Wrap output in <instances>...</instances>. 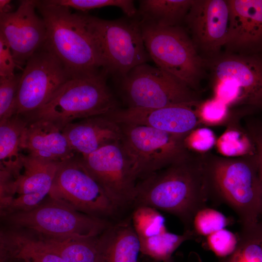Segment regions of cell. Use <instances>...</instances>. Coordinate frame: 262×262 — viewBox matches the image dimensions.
Wrapping results in <instances>:
<instances>
[{
    "label": "cell",
    "mask_w": 262,
    "mask_h": 262,
    "mask_svg": "<svg viewBox=\"0 0 262 262\" xmlns=\"http://www.w3.org/2000/svg\"><path fill=\"white\" fill-rule=\"evenodd\" d=\"M209 195L203 154L195 153L137 182L132 203L172 214L191 230L193 219L207 207Z\"/></svg>",
    "instance_id": "obj_1"
},
{
    "label": "cell",
    "mask_w": 262,
    "mask_h": 262,
    "mask_svg": "<svg viewBox=\"0 0 262 262\" xmlns=\"http://www.w3.org/2000/svg\"><path fill=\"white\" fill-rule=\"evenodd\" d=\"M209 199L224 203L237 214L241 229L257 224L262 211V191L255 152L228 157L203 154Z\"/></svg>",
    "instance_id": "obj_2"
},
{
    "label": "cell",
    "mask_w": 262,
    "mask_h": 262,
    "mask_svg": "<svg viewBox=\"0 0 262 262\" xmlns=\"http://www.w3.org/2000/svg\"><path fill=\"white\" fill-rule=\"evenodd\" d=\"M36 9L47 29L44 47L59 60L71 77L104 71L99 49L83 14L47 0H37Z\"/></svg>",
    "instance_id": "obj_3"
},
{
    "label": "cell",
    "mask_w": 262,
    "mask_h": 262,
    "mask_svg": "<svg viewBox=\"0 0 262 262\" xmlns=\"http://www.w3.org/2000/svg\"><path fill=\"white\" fill-rule=\"evenodd\" d=\"M104 71L71 77L43 106L25 117L50 122L62 130L78 119L105 115L117 103L107 83Z\"/></svg>",
    "instance_id": "obj_4"
},
{
    "label": "cell",
    "mask_w": 262,
    "mask_h": 262,
    "mask_svg": "<svg viewBox=\"0 0 262 262\" xmlns=\"http://www.w3.org/2000/svg\"><path fill=\"white\" fill-rule=\"evenodd\" d=\"M140 22L151 60L198 92L207 70V60L201 55L188 32L181 26L163 27Z\"/></svg>",
    "instance_id": "obj_5"
},
{
    "label": "cell",
    "mask_w": 262,
    "mask_h": 262,
    "mask_svg": "<svg viewBox=\"0 0 262 262\" xmlns=\"http://www.w3.org/2000/svg\"><path fill=\"white\" fill-rule=\"evenodd\" d=\"M86 26L99 49L103 70L120 79L136 66L151 60L140 20H109L83 14Z\"/></svg>",
    "instance_id": "obj_6"
},
{
    "label": "cell",
    "mask_w": 262,
    "mask_h": 262,
    "mask_svg": "<svg viewBox=\"0 0 262 262\" xmlns=\"http://www.w3.org/2000/svg\"><path fill=\"white\" fill-rule=\"evenodd\" d=\"M16 229L51 238H88L101 235L110 226L100 218L71 209L49 197L27 211L3 216Z\"/></svg>",
    "instance_id": "obj_7"
},
{
    "label": "cell",
    "mask_w": 262,
    "mask_h": 262,
    "mask_svg": "<svg viewBox=\"0 0 262 262\" xmlns=\"http://www.w3.org/2000/svg\"><path fill=\"white\" fill-rule=\"evenodd\" d=\"M121 143L132 164L137 180L189 158L187 136L174 134L149 127L120 124Z\"/></svg>",
    "instance_id": "obj_8"
},
{
    "label": "cell",
    "mask_w": 262,
    "mask_h": 262,
    "mask_svg": "<svg viewBox=\"0 0 262 262\" xmlns=\"http://www.w3.org/2000/svg\"><path fill=\"white\" fill-rule=\"evenodd\" d=\"M120 80L128 108H158L201 100L198 92L166 71L147 63Z\"/></svg>",
    "instance_id": "obj_9"
},
{
    "label": "cell",
    "mask_w": 262,
    "mask_h": 262,
    "mask_svg": "<svg viewBox=\"0 0 262 262\" xmlns=\"http://www.w3.org/2000/svg\"><path fill=\"white\" fill-rule=\"evenodd\" d=\"M49 196L98 218L112 215L118 208L87 171L80 155L59 163Z\"/></svg>",
    "instance_id": "obj_10"
},
{
    "label": "cell",
    "mask_w": 262,
    "mask_h": 262,
    "mask_svg": "<svg viewBox=\"0 0 262 262\" xmlns=\"http://www.w3.org/2000/svg\"><path fill=\"white\" fill-rule=\"evenodd\" d=\"M70 76L59 60L43 47L27 61L21 74L16 114L24 117L46 104Z\"/></svg>",
    "instance_id": "obj_11"
},
{
    "label": "cell",
    "mask_w": 262,
    "mask_h": 262,
    "mask_svg": "<svg viewBox=\"0 0 262 262\" xmlns=\"http://www.w3.org/2000/svg\"><path fill=\"white\" fill-rule=\"evenodd\" d=\"M81 156L87 171L117 208L132 203L137 180L121 141Z\"/></svg>",
    "instance_id": "obj_12"
},
{
    "label": "cell",
    "mask_w": 262,
    "mask_h": 262,
    "mask_svg": "<svg viewBox=\"0 0 262 262\" xmlns=\"http://www.w3.org/2000/svg\"><path fill=\"white\" fill-rule=\"evenodd\" d=\"M60 162L22 154L21 168L14 179L0 182V204L10 200L16 212L32 210L49 196Z\"/></svg>",
    "instance_id": "obj_13"
},
{
    "label": "cell",
    "mask_w": 262,
    "mask_h": 262,
    "mask_svg": "<svg viewBox=\"0 0 262 262\" xmlns=\"http://www.w3.org/2000/svg\"><path fill=\"white\" fill-rule=\"evenodd\" d=\"M36 5L37 0H21L16 11L0 13V33L9 44L16 66L25 65L46 41V24L36 13Z\"/></svg>",
    "instance_id": "obj_14"
},
{
    "label": "cell",
    "mask_w": 262,
    "mask_h": 262,
    "mask_svg": "<svg viewBox=\"0 0 262 262\" xmlns=\"http://www.w3.org/2000/svg\"><path fill=\"white\" fill-rule=\"evenodd\" d=\"M207 60L213 82H233L242 94V105L262 111V54L224 52Z\"/></svg>",
    "instance_id": "obj_15"
},
{
    "label": "cell",
    "mask_w": 262,
    "mask_h": 262,
    "mask_svg": "<svg viewBox=\"0 0 262 262\" xmlns=\"http://www.w3.org/2000/svg\"><path fill=\"white\" fill-rule=\"evenodd\" d=\"M228 0H193L184 22L198 51L205 58L220 53L229 25Z\"/></svg>",
    "instance_id": "obj_16"
},
{
    "label": "cell",
    "mask_w": 262,
    "mask_h": 262,
    "mask_svg": "<svg viewBox=\"0 0 262 262\" xmlns=\"http://www.w3.org/2000/svg\"><path fill=\"white\" fill-rule=\"evenodd\" d=\"M199 101L158 108H117L105 115L119 124L145 126L186 136L202 125L197 111Z\"/></svg>",
    "instance_id": "obj_17"
},
{
    "label": "cell",
    "mask_w": 262,
    "mask_h": 262,
    "mask_svg": "<svg viewBox=\"0 0 262 262\" xmlns=\"http://www.w3.org/2000/svg\"><path fill=\"white\" fill-rule=\"evenodd\" d=\"M229 25L224 52L262 54V0H228Z\"/></svg>",
    "instance_id": "obj_18"
},
{
    "label": "cell",
    "mask_w": 262,
    "mask_h": 262,
    "mask_svg": "<svg viewBox=\"0 0 262 262\" xmlns=\"http://www.w3.org/2000/svg\"><path fill=\"white\" fill-rule=\"evenodd\" d=\"M62 131L75 153L89 155L107 144L120 141L121 128L106 115L91 117L66 126Z\"/></svg>",
    "instance_id": "obj_19"
},
{
    "label": "cell",
    "mask_w": 262,
    "mask_h": 262,
    "mask_svg": "<svg viewBox=\"0 0 262 262\" xmlns=\"http://www.w3.org/2000/svg\"><path fill=\"white\" fill-rule=\"evenodd\" d=\"M20 147L32 156L54 162L76 156L62 130L52 123L42 120H28Z\"/></svg>",
    "instance_id": "obj_20"
},
{
    "label": "cell",
    "mask_w": 262,
    "mask_h": 262,
    "mask_svg": "<svg viewBox=\"0 0 262 262\" xmlns=\"http://www.w3.org/2000/svg\"><path fill=\"white\" fill-rule=\"evenodd\" d=\"M0 253L2 262L15 259L24 262H66L42 246L31 234L17 229L1 233Z\"/></svg>",
    "instance_id": "obj_21"
},
{
    "label": "cell",
    "mask_w": 262,
    "mask_h": 262,
    "mask_svg": "<svg viewBox=\"0 0 262 262\" xmlns=\"http://www.w3.org/2000/svg\"><path fill=\"white\" fill-rule=\"evenodd\" d=\"M99 238L105 262H138L140 241L130 223L110 226Z\"/></svg>",
    "instance_id": "obj_22"
},
{
    "label": "cell",
    "mask_w": 262,
    "mask_h": 262,
    "mask_svg": "<svg viewBox=\"0 0 262 262\" xmlns=\"http://www.w3.org/2000/svg\"><path fill=\"white\" fill-rule=\"evenodd\" d=\"M27 123L24 116L17 115L0 122V177L13 179L20 170V139Z\"/></svg>",
    "instance_id": "obj_23"
},
{
    "label": "cell",
    "mask_w": 262,
    "mask_h": 262,
    "mask_svg": "<svg viewBox=\"0 0 262 262\" xmlns=\"http://www.w3.org/2000/svg\"><path fill=\"white\" fill-rule=\"evenodd\" d=\"M31 234L42 246L58 254L66 262H105L99 236L58 239Z\"/></svg>",
    "instance_id": "obj_24"
},
{
    "label": "cell",
    "mask_w": 262,
    "mask_h": 262,
    "mask_svg": "<svg viewBox=\"0 0 262 262\" xmlns=\"http://www.w3.org/2000/svg\"><path fill=\"white\" fill-rule=\"evenodd\" d=\"M193 0H141L137 13L141 22L163 27L180 26Z\"/></svg>",
    "instance_id": "obj_25"
},
{
    "label": "cell",
    "mask_w": 262,
    "mask_h": 262,
    "mask_svg": "<svg viewBox=\"0 0 262 262\" xmlns=\"http://www.w3.org/2000/svg\"><path fill=\"white\" fill-rule=\"evenodd\" d=\"M195 238L191 230H185L181 235L166 231L150 237L139 238L140 252L157 261L172 262V254L178 247L184 241Z\"/></svg>",
    "instance_id": "obj_26"
},
{
    "label": "cell",
    "mask_w": 262,
    "mask_h": 262,
    "mask_svg": "<svg viewBox=\"0 0 262 262\" xmlns=\"http://www.w3.org/2000/svg\"><path fill=\"white\" fill-rule=\"evenodd\" d=\"M165 221L158 210L147 206H137L132 215V227L140 239L166 231Z\"/></svg>",
    "instance_id": "obj_27"
},
{
    "label": "cell",
    "mask_w": 262,
    "mask_h": 262,
    "mask_svg": "<svg viewBox=\"0 0 262 262\" xmlns=\"http://www.w3.org/2000/svg\"><path fill=\"white\" fill-rule=\"evenodd\" d=\"M230 127L217 140L219 151L228 157L242 156L255 152L254 146L245 131L234 127L233 120Z\"/></svg>",
    "instance_id": "obj_28"
},
{
    "label": "cell",
    "mask_w": 262,
    "mask_h": 262,
    "mask_svg": "<svg viewBox=\"0 0 262 262\" xmlns=\"http://www.w3.org/2000/svg\"><path fill=\"white\" fill-rule=\"evenodd\" d=\"M50 3L72 8L82 12L108 6L119 8L129 18L137 14L134 2L131 0H47Z\"/></svg>",
    "instance_id": "obj_29"
},
{
    "label": "cell",
    "mask_w": 262,
    "mask_h": 262,
    "mask_svg": "<svg viewBox=\"0 0 262 262\" xmlns=\"http://www.w3.org/2000/svg\"><path fill=\"white\" fill-rule=\"evenodd\" d=\"M229 220L221 213L205 207L198 211L192 224L191 231L195 237L208 236L227 226Z\"/></svg>",
    "instance_id": "obj_30"
},
{
    "label": "cell",
    "mask_w": 262,
    "mask_h": 262,
    "mask_svg": "<svg viewBox=\"0 0 262 262\" xmlns=\"http://www.w3.org/2000/svg\"><path fill=\"white\" fill-rule=\"evenodd\" d=\"M229 108L225 103L214 97L205 101L200 100L197 105L202 124L208 126L230 123L233 118Z\"/></svg>",
    "instance_id": "obj_31"
},
{
    "label": "cell",
    "mask_w": 262,
    "mask_h": 262,
    "mask_svg": "<svg viewBox=\"0 0 262 262\" xmlns=\"http://www.w3.org/2000/svg\"><path fill=\"white\" fill-rule=\"evenodd\" d=\"M21 74L0 77V122L16 114V101Z\"/></svg>",
    "instance_id": "obj_32"
},
{
    "label": "cell",
    "mask_w": 262,
    "mask_h": 262,
    "mask_svg": "<svg viewBox=\"0 0 262 262\" xmlns=\"http://www.w3.org/2000/svg\"><path fill=\"white\" fill-rule=\"evenodd\" d=\"M207 242L210 249L218 257L224 258L234 251L238 238L231 231L223 229L208 235Z\"/></svg>",
    "instance_id": "obj_33"
},
{
    "label": "cell",
    "mask_w": 262,
    "mask_h": 262,
    "mask_svg": "<svg viewBox=\"0 0 262 262\" xmlns=\"http://www.w3.org/2000/svg\"><path fill=\"white\" fill-rule=\"evenodd\" d=\"M214 132L208 128L198 127L189 133L185 138L187 148L191 152L204 154L216 144Z\"/></svg>",
    "instance_id": "obj_34"
},
{
    "label": "cell",
    "mask_w": 262,
    "mask_h": 262,
    "mask_svg": "<svg viewBox=\"0 0 262 262\" xmlns=\"http://www.w3.org/2000/svg\"><path fill=\"white\" fill-rule=\"evenodd\" d=\"M213 82L214 98L229 106L242 105V94L240 89L232 81L223 80Z\"/></svg>",
    "instance_id": "obj_35"
},
{
    "label": "cell",
    "mask_w": 262,
    "mask_h": 262,
    "mask_svg": "<svg viewBox=\"0 0 262 262\" xmlns=\"http://www.w3.org/2000/svg\"><path fill=\"white\" fill-rule=\"evenodd\" d=\"M246 131L254 146L256 156L258 177L262 191L261 220L262 219V120L254 119L249 121L246 123Z\"/></svg>",
    "instance_id": "obj_36"
},
{
    "label": "cell",
    "mask_w": 262,
    "mask_h": 262,
    "mask_svg": "<svg viewBox=\"0 0 262 262\" xmlns=\"http://www.w3.org/2000/svg\"><path fill=\"white\" fill-rule=\"evenodd\" d=\"M16 64L10 47L0 33V77H9L14 75Z\"/></svg>",
    "instance_id": "obj_37"
},
{
    "label": "cell",
    "mask_w": 262,
    "mask_h": 262,
    "mask_svg": "<svg viewBox=\"0 0 262 262\" xmlns=\"http://www.w3.org/2000/svg\"><path fill=\"white\" fill-rule=\"evenodd\" d=\"M10 0H0V13H7L11 11Z\"/></svg>",
    "instance_id": "obj_38"
},
{
    "label": "cell",
    "mask_w": 262,
    "mask_h": 262,
    "mask_svg": "<svg viewBox=\"0 0 262 262\" xmlns=\"http://www.w3.org/2000/svg\"><path fill=\"white\" fill-rule=\"evenodd\" d=\"M256 262H262V253L258 258Z\"/></svg>",
    "instance_id": "obj_39"
}]
</instances>
